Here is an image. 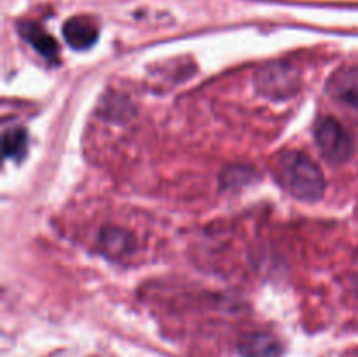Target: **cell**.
Instances as JSON below:
<instances>
[{
  "label": "cell",
  "mask_w": 358,
  "mask_h": 357,
  "mask_svg": "<svg viewBox=\"0 0 358 357\" xmlns=\"http://www.w3.org/2000/svg\"><path fill=\"white\" fill-rule=\"evenodd\" d=\"M278 181L294 198L303 202H317L325 189V178L318 164L306 154L290 150L276 164Z\"/></svg>",
  "instance_id": "1"
},
{
  "label": "cell",
  "mask_w": 358,
  "mask_h": 357,
  "mask_svg": "<svg viewBox=\"0 0 358 357\" xmlns=\"http://www.w3.org/2000/svg\"><path fill=\"white\" fill-rule=\"evenodd\" d=\"M315 142L332 163L346 161L352 154V139L345 126L334 118H324L315 126Z\"/></svg>",
  "instance_id": "2"
},
{
  "label": "cell",
  "mask_w": 358,
  "mask_h": 357,
  "mask_svg": "<svg viewBox=\"0 0 358 357\" xmlns=\"http://www.w3.org/2000/svg\"><path fill=\"white\" fill-rule=\"evenodd\" d=\"M257 88L269 98H290L299 88V77L287 65H268L257 74Z\"/></svg>",
  "instance_id": "3"
},
{
  "label": "cell",
  "mask_w": 358,
  "mask_h": 357,
  "mask_svg": "<svg viewBox=\"0 0 358 357\" xmlns=\"http://www.w3.org/2000/svg\"><path fill=\"white\" fill-rule=\"evenodd\" d=\"M241 357H280L283 349L276 336L269 332H250L240 340L238 345Z\"/></svg>",
  "instance_id": "4"
},
{
  "label": "cell",
  "mask_w": 358,
  "mask_h": 357,
  "mask_svg": "<svg viewBox=\"0 0 358 357\" xmlns=\"http://www.w3.org/2000/svg\"><path fill=\"white\" fill-rule=\"evenodd\" d=\"M63 37L73 49H87L96 42L98 28L90 18L76 16L63 27Z\"/></svg>",
  "instance_id": "5"
},
{
  "label": "cell",
  "mask_w": 358,
  "mask_h": 357,
  "mask_svg": "<svg viewBox=\"0 0 358 357\" xmlns=\"http://www.w3.org/2000/svg\"><path fill=\"white\" fill-rule=\"evenodd\" d=\"M329 91L338 100L358 108V69H346L332 76Z\"/></svg>",
  "instance_id": "6"
},
{
  "label": "cell",
  "mask_w": 358,
  "mask_h": 357,
  "mask_svg": "<svg viewBox=\"0 0 358 357\" xmlns=\"http://www.w3.org/2000/svg\"><path fill=\"white\" fill-rule=\"evenodd\" d=\"M20 34L31 48L42 56L49 59H55L58 56V42L48 34L42 27H38L34 21H24L20 24Z\"/></svg>",
  "instance_id": "7"
},
{
  "label": "cell",
  "mask_w": 358,
  "mask_h": 357,
  "mask_svg": "<svg viewBox=\"0 0 358 357\" xmlns=\"http://www.w3.org/2000/svg\"><path fill=\"white\" fill-rule=\"evenodd\" d=\"M133 247V238L128 231L119 230V227H105L101 231V248L107 252L108 255L126 254L129 248Z\"/></svg>",
  "instance_id": "8"
},
{
  "label": "cell",
  "mask_w": 358,
  "mask_h": 357,
  "mask_svg": "<svg viewBox=\"0 0 358 357\" xmlns=\"http://www.w3.org/2000/svg\"><path fill=\"white\" fill-rule=\"evenodd\" d=\"M27 149V133L23 128H16L13 126L3 133V150L6 156L9 158H20Z\"/></svg>",
  "instance_id": "9"
}]
</instances>
